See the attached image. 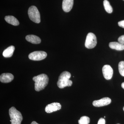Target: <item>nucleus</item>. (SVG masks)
I'll return each mask as SVG.
<instances>
[{"label":"nucleus","instance_id":"1","mask_svg":"<svg viewBox=\"0 0 124 124\" xmlns=\"http://www.w3.org/2000/svg\"><path fill=\"white\" fill-rule=\"evenodd\" d=\"M32 79L35 82V89L37 91L44 89L49 82L48 77L45 74H41L34 77Z\"/></svg>","mask_w":124,"mask_h":124},{"label":"nucleus","instance_id":"2","mask_svg":"<svg viewBox=\"0 0 124 124\" xmlns=\"http://www.w3.org/2000/svg\"><path fill=\"white\" fill-rule=\"evenodd\" d=\"M70 73L67 71L62 72L59 77L57 84L59 88L62 89L66 86H70L72 84V82L69 79L70 78Z\"/></svg>","mask_w":124,"mask_h":124},{"label":"nucleus","instance_id":"3","mask_svg":"<svg viewBox=\"0 0 124 124\" xmlns=\"http://www.w3.org/2000/svg\"><path fill=\"white\" fill-rule=\"evenodd\" d=\"M9 115L10 117L11 124H21L23 117L22 114L14 107H12L9 110Z\"/></svg>","mask_w":124,"mask_h":124},{"label":"nucleus","instance_id":"4","mask_svg":"<svg viewBox=\"0 0 124 124\" xmlns=\"http://www.w3.org/2000/svg\"><path fill=\"white\" fill-rule=\"evenodd\" d=\"M29 18L33 22L39 23L40 22V16L39 12L36 6H32L29 7L28 10Z\"/></svg>","mask_w":124,"mask_h":124},{"label":"nucleus","instance_id":"5","mask_svg":"<svg viewBox=\"0 0 124 124\" xmlns=\"http://www.w3.org/2000/svg\"><path fill=\"white\" fill-rule=\"evenodd\" d=\"M97 44V40L94 34L91 32L88 33L86 36L85 46L88 49L94 48Z\"/></svg>","mask_w":124,"mask_h":124},{"label":"nucleus","instance_id":"6","mask_svg":"<svg viewBox=\"0 0 124 124\" xmlns=\"http://www.w3.org/2000/svg\"><path fill=\"white\" fill-rule=\"evenodd\" d=\"M47 54L44 51H35L29 54L28 57L29 59L34 61H40L46 58Z\"/></svg>","mask_w":124,"mask_h":124},{"label":"nucleus","instance_id":"7","mask_svg":"<svg viewBox=\"0 0 124 124\" xmlns=\"http://www.w3.org/2000/svg\"><path fill=\"white\" fill-rule=\"evenodd\" d=\"M103 74L106 79H111L112 77L113 74V70L111 67L108 65H105L103 67Z\"/></svg>","mask_w":124,"mask_h":124},{"label":"nucleus","instance_id":"8","mask_svg":"<svg viewBox=\"0 0 124 124\" xmlns=\"http://www.w3.org/2000/svg\"><path fill=\"white\" fill-rule=\"evenodd\" d=\"M62 106L60 103L58 102H54L48 104L45 108V111L47 113H51L60 110Z\"/></svg>","mask_w":124,"mask_h":124},{"label":"nucleus","instance_id":"9","mask_svg":"<svg viewBox=\"0 0 124 124\" xmlns=\"http://www.w3.org/2000/svg\"><path fill=\"white\" fill-rule=\"evenodd\" d=\"M111 100L110 98L105 97L101 99L93 101V106L95 107H101L107 106L110 104Z\"/></svg>","mask_w":124,"mask_h":124},{"label":"nucleus","instance_id":"10","mask_svg":"<svg viewBox=\"0 0 124 124\" xmlns=\"http://www.w3.org/2000/svg\"><path fill=\"white\" fill-rule=\"evenodd\" d=\"M73 0H63L62 4V8L65 12H69L73 7Z\"/></svg>","mask_w":124,"mask_h":124},{"label":"nucleus","instance_id":"11","mask_svg":"<svg viewBox=\"0 0 124 124\" xmlns=\"http://www.w3.org/2000/svg\"><path fill=\"white\" fill-rule=\"evenodd\" d=\"M14 79V76L10 73H2L0 76V81L2 83H9L12 81Z\"/></svg>","mask_w":124,"mask_h":124},{"label":"nucleus","instance_id":"12","mask_svg":"<svg viewBox=\"0 0 124 124\" xmlns=\"http://www.w3.org/2000/svg\"><path fill=\"white\" fill-rule=\"evenodd\" d=\"M26 39L28 42L35 44H40L41 42L40 38L34 35H28L26 36Z\"/></svg>","mask_w":124,"mask_h":124},{"label":"nucleus","instance_id":"13","mask_svg":"<svg viewBox=\"0 0 124 124\" xmlns=\"http://www.w3.org/2000/svg\"><path fill=\"white\" fill-rule=\"evenodd\" d=\"M109 46L111 49L119 51L124 50V45L119 42H110L109 44Z\"/></svg>","mask_w":124,"mask_h":124},{"label":"nucleus","instance_id":"14","mask_svg":"<svg viewBox=\"0 0 124 124\" xmlns=\"http://www.w3.org/2000/svg\"><path fill=\"white\" fill-rule=\"evenodd\" d=\"M15 50V46H11L4 50L2 55L5 58L10 57L13 55Z\"/></svg>","mask_w":124,"mask_h":124},{"label":"nucleus","instance_id":"15","mask_svg":"<svg viewBox=\"0 0 124 124\" xmlns=\"http://www.w3.org/2000/svg\"><path fill=\"white\" fill-rule=\"evenodd\" d=\"M5 20L7 23L14 25L17 26L19 25V23L17 19L15 17L12 16H6L5 18Z\"/></svg>","mask_w":124,"mask_h":124},{"label":"nucleus","instance_id":"16","mask_svg":"<svg viewBox=\"0 0 124 124\" xmlns=\"http://www.w3.org/2000/svg\"><path fill=\"white\" fill-rule=\"evenodd\" d=\"M103 6L106 11L109 14L111 13L113 11L112 7L107 0H104L103 1Z\"/></svg>","mask_w":124,"mask_h":124},{"label":"nucleus","instance_id":"17","mask_svg":"<svg viewBox=\"0 0 124 124\" xmlns=\"http://www.w3.org/2000/svg\"><path fill=\"white\" fill-rule=\"evenodd\" d=\"M90 122L89 117L85 116H82L78 121L79 124H89Z\"/></svg>","mask_w":124,"mask_h":124},{"label":"nucleus","instance_id":"18","mask_svg":"<svg viewBox=\"0 0 124 124\" xmlns=\"http://www.w3.org/2000/svg\"><path fill=\"white\" fill-rule=\"evenodd\" d=\"M118 68L120 74L124 77V61H121L119 63Z\"/></svg>","mask_w":124,"mask_h":124},{"label":"nucleus","instance_id":"19","mask_svg":"<svg viewBox=\"0 0 124 124\" xmlns=\"http://www.w3.org/2000/svg\"><path fill=\"white\" fill-rule=\"evenodd\" d=\"M118 41L120 43L124 45V35L120 36L118 39Z\"/></svg>","mask_w":124,"mask_h":124},{"label":"nucleus","instance_id":"20","mask_svg":"<svg viewBox=\"0 0 124 124\" xmlns=\"http://www.w3.org/2000/svg\"><path fill=\"white\" fill-rule=\"evenodd\" d=\"M106 121L104 118H101L98 121V124H105Z\"/></svg>","mask_w":124,"mask_h":124},{"label":"nucleus","instance_id":"21","mask_svg":"<svg viewBox=\"0 0 124 124\" xmlns=\"http://www.w3.org/2000/svg\"><path fill=\"white\" fill-rule=\"evenodd\" d=\"M118 24L120 27L124 28V20L119 22L118 23Z\"/></svg>","mask_w":124,"mask_h":124},{"label":"nucleus","instance_id":"22","mask_svg":"<svg viewBox=\"0 0 124 124\" xmlns=\"http://www.w3.org/2000/svg\"><path fill=\"white\" fill-rule=\"evenodd\" d=\"M31 124H38L37 122H36V121H33V122H32V123H31Z\"/></svg>","mask_w":124,"mask_h":124},{"label":"nucleus","instance_id":"23","mask_svg":"<svg viewBox=\"0 0 124 124\" xmlns=\"http://www.w3.org/2000/svg\"><path fill=\"white\" fill-rule=\"evenodd\" d=\"M121 86H122V88L124 89V82L122 83V85H121Z\"/></svg>","mask_w":124,"mask_h":124},{"label":"nucleus","instance_id":"24","mask_svg":"<svg viewBox=\"0 0 124 124\" xmlns=\"http://www.w3.org/2000/svg\"><path fill=\"white\" fill-rule=\"evenodd\" d=\"M123 110H124V108H123Z\"/></svg>","mask_w":124,"mask_h":124},{"label":"nucleus","instance_id":"25","mask_svg":"<svg viewBox=\"0 0 124 124\" xmlns=\"http://www.w3.org/2000/svg\"></svg>","mask_w":124,"mask_h":124},{"label":"nucleus","instance_id":"26","mask_svg":"<svg viewBox=\"0 0 124 124\" xmlns=\"http://www.w3.org/2000/svg\"></svg>","mask_w":124,"mask_h":124}]
</instances>
